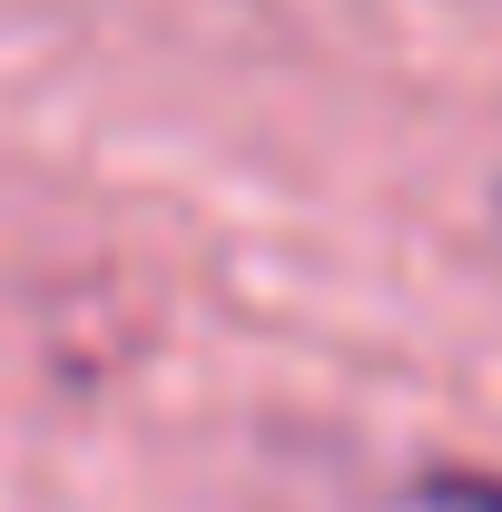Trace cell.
<instances>
[{
	"mask_svg": "<svg viewBox=\"0 0 502 512\" xmlns=\"http://www.w3.org/2000/svg\"><path fill=\"white\" fill-rule=\"evenodd\" d=\"M443 503L453 512H502V483H443Z\"/></svg>",
	"mask_w": 502,
	"mask_h": 512,
	"instance_id": "obj_1",
	"label": "cell"
}]
</instances>
